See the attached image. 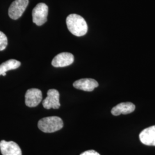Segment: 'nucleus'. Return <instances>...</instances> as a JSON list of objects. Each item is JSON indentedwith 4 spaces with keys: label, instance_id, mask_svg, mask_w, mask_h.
<instances>
[{
    "label": "nucleus",
    "instance_id": "obj_12",
    "mask_svg": "<svg viewBox=\"0 0 155 155\" xmlns=\"http://www.w3.org/2000/svg\"><path fill=\"white\" fill-rule=\"evenodd\" d=\"M21 65V63L15 59H10L4 62L0 65V75L4 73H6L7 71L15 70L18 68Z\"/></svg>",
    "mask_w": 155,
    "mask_h": 155
},
{
    "label": "nucleus",
    "instance_id": "obj_5",
    "mask_svg": "<svg viewBox=\"0 0 155 155\" xmlns=\"http://www.w3.org/2000/svg\"><path fill=\"white\" fill-rule=\"evenodd\" d=\"M59 93L55 89H50L47 91V97L43 101V106L46 109L51 108L58 109L60 107Z\"/></svg>",
    "mask_w": 155,
    "mask_h": 155
},
{
    "label": "nucleus",
    "instance_id": "obj_15",
    "mask_svg": "<svg viewBox=\"0 0 155 155\" xmlns=\"http://www.w3.org/2000/svg\"><path fill=\"white\" fill-rule=\"evenodd\" d=\"M2 75H3V76H5L6 73H4V74H2Z\"/></svg>",
    "mask_w": 155,
    "mask_h": 155
},
{
    "label": "nucleus",
    "instance_id": "obj_8",
    "mask_svg": "<svg viewBox=\"0 0 155 155\" xmlns=\"http://www.w3.org/2000/svg\"><path fill=\"white\" fill-rule=\"evenodd\" d=\"M74 57L69 52H61L55 56L52 61V65L55 67H64L72 64Z\"/></svg>",
    "mask_w": 155,
    "mask_h": 155
},
{
    "label": "nucleus",
    "instance_id": "obj_13",
    "mask_svg": "<svg viewBox=\"0 0 155 155\" xmlns=\"http://www.w3.org/2000/svg\"><path fill=\"white\" fill-rule=\"evenodd\" d=\"M8 45L7 37L2 32L0 31V51L4 50Z\"/></svg>",
    "mask_w": 155,
    "mask_h": 155
},
{
    "label": "nucleus",
    "instance_id": "obj_6",
    "mask_svg": "<svg viewBox=\"0 0 155 155\" xmlns=\"http://www.w3.org/2000/svg\"><path fill=\"white\" fill-rule=\"evenodd\" d=\"M25 105L29 107H36L42 101V92L38 89H28L25 95Z\"/></svg>",
    "mask_w": 155,
    "mask_h": 155
},
{
    "label": "nucleus",
    "instance_id": "obj_7",
    "mask_svg": "<svg viewBox=\"0 0 155 155\" xmlns=\"http://www.w3.org/2000/svg\"><path fill=\"white\" fill-rule=\"evenodd\" d=\"M0 150L2 155H22L21 150L14 141H0Z\"/></svg>",
    "mask_w": 155,
    "mask_h": 155
},
{
    "label": "nucleus",
    "instance_id": "obj_10",
    "mask_svg": "<svg viewBox=\"0 0 155 155\" xmlns=\"http://www.w3.org/2000/svg\"><path fill=\"white\" fill-rule=\"evenodd\" d=\"M143 144L149 146H155V125L144 129L139 136Z\"/></svg>",
    "mask_w": 155,
    "mask_h": 155
},
{
    "label": "nucleus",
    "instance_id": "obj_11",
    "mask_svg": "<svg viewBox=\"0 0 155 155\" xmlns=\"http://www.w3.org/2000/svg\"><path fill=\"white\" fill-rule=\"evenodd\" d=\"M136 106L131 102H122L114 106L111 111L114 116H119L120 114H127L133 112Z\"/></svg>",
    "mask_w": 155,
    "mask_h": 155
},
{
    "label": "nucleus",
    "instance_id": "obj_2",
    "mask_svg": "<svg viewBox=\"0 0 155 155\" xmlns=\"http://www.w3.org/2000/svg\"><path fill=\"white\" fill-rule=\"evenodd\" d=\"M63 127V122L59 117H47L43 118L38 122V127L45 133H53Z\"/></svg>",
    "mask_w": 155,
    "mask_h": 155
},
{
    "label": "nucleus",
    "instance_id": "obj_1",
    "mask_svg": "<svg viewBox=\"0 0 155 155\" xmlns=\"http://www.w3.org/2000/svg\"><path fill=\"white\" fill-rule=\"evenodd\" d=\"M66 24L69 31L76 36H82L87 32L88 27L83 17L77 14H71L66 18Z\"/></svg>",
    "mask_w": 155,
    "mask_h": 155
},
{
    "label": "nucleus",
    "instance_id": "obj_4",
    "mask_svg": "<svg viewBox=\"0 0 155 155\" xmlns=\"http://www.w3.org/2000/svg\"><path fill=\"white\" fill-rule=\"evenodd\" d=\"M29 4V0H15L10 6L8 14L13 20H17L21 16Z\"/></svg>",
    "mask_w": 155,
    "mask_h": 155
},
{
    "label": "nucleus",
    "instance_id": "obj_14",
    "mask_svg": "<svg viewBox=\"0 0 155 155\" xmlns=\"http://www.w3.org/2000/svg\"><path fill=\"white\" fill-rule=\"evenodd\" d=\"M80 155H101L98 152L94 150H88L85 152H83Z\"/></svg>",
    "mask_w": 155,
    "mask_h": 155
},
{
    "label": "nucleus",
    "instance_id": "obj_9",
    "mask_svg": "<svg viewBox=\"0 0 155 155\" xmlns=\"http://www.w3.org/2000/svg\"><path fill=\"white\" fill-rule=\"evenodd\" d=\"M98 83L93 79L84 78L76 81L73 83V86L75 89L85 91H92L98 86Z\"/></svg>",
    "mask_w": 155,
    "mask_h": 155
},
{
    "label": "nucleus",
    "instance_id": "obj_3",
    "mask_svg": "<svg viewBox=\"0 0 155 155\" xmlns=\"http://www.w3.org/2000/svg\"><path fill=\"white\" fill-rule=\"evenodd\" d=\"M48 7L45 3H39L33 8L32 19L33 23L38 26L43 25L47 21Z\"/></svg>",
    "mask_w": 155,
    "mask_h": 155
}]
</instances>
